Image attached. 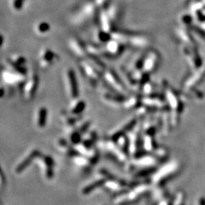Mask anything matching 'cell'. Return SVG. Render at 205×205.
Here are the masks:
<instances>
[{
  "label": "cell",
  "instance_id": "6da1fadb",
  "mask_svg": "<svg viewBox=\"0 0 205 205\" xmlns=\"http://www.w3.org/2000/svg\"><path fill=\"white\" fill-rule=\"evenodd\" d=\"M40 84V77L35 72L27 75V79L22 85V95L26 101H31L35 97Z\"/></svg>",
  "mask_w": 205,
  "mask_h": 205
},
{
  "label": "cell",
  "instance_id": "7a4b0ae2",
  "mask_svg": "<svg viewBox=\"0 0 205 205\" xmlns=\"http://www.w3.org/2000/svg\"><path fill=\"white\" fill-rule=\"evenodd\" d=\"M65 84L68 96L71 99L79 97V84L75 71L72 68H68L65 72Z\"/></svg>",
  "mask_w": 205,
  "mask_h": 205
},
{
  "label": "cell",
  "instance_id": "3957f363",
  "mask_svg": "<svg viewBox=\"0 0 205 205\" xmlns=\"http://www.w3.org/2000/svg\"><path fill=\"white\" fill-rule=\"evenodd\" d=\"M1 78L6 84L9 86H20L23 85L27 79V76L20 74L10 69L4 68L0 72Z\"/></svg>",
  "mask_w": 205,
  "mask_h": 205
},
{
  "label": "cell",
  "instance_id": "277c9868",
  "mask_svg": "<svg viewBox=\"0 0 205 205\" xmlns=\"http://www.w3.org/2000/svg\"><path fill=\"white\" fill-rule=\"evenodd\" d=\"M58 56L50 48H43L40 50L38 56V64L42 69H47L56 63Z\"/></svg>",
  "mask_w": 205,
  "mask_h": 205
},
{
  "label": "cell",
  "instance_id": "5b68a950",
  "mask_svg": "<svg viewBox=\"0 0 205 205\" xmlns=\"http://www.w3.org/2000/svg\"><path fill=\"white\" fill-rule=\"evenodd\" d=\"M68 46H69L70 51L78 59L81 60L88 54L87 45H85L80 38H78V37L69 38Z\"/></svg>",
  "mask_w": 205,
  "mask_h": 205
},
{
  "label": "cell",
  "instance_id": "8992f818",
  "mask_svg": "<svg viewBox=\"0 0 205 205\" xmlns=\"http://www.w3.org/2000/svg\"><path fill=\"white\" fill-rule=\"evenodd\" d=\"M35 125L39 129H43L47 126L48 121V109L45 106H40L35 114Z\"/></svg>",
  "mask_w": 205,
  "mask_h": 205
},
{
  "label": "cell",
  "instance_id": "52a82bcc",
  "mask_svg": "<svg viewBox=\"0 0 205 205\" xmlns=\"http://www.w3.org/2000/svg\"><path fill=\"white\" fill-rule=\"evenodd\" d=\"M85 108H86L85 102L83 99H81L78 97L77 99H72V102H71L67 111L69 113L73 115H81Z\"/></svg>",
  "mask_w": 205,
  "mask_h": 205
},
{
  "label": "cell",
  "instance_id": "ba28073f",
  "mask_svg": "<svg viewBox=\"0 0 205 205\" xmlns=\"http://www.w3.org/2000/svg\"><path fill=\"white\" fill-rule=\"evenodd\" d=\"M56 145H57L58 148L62 151V152L65 153H71L72 151V148L71 145H72L68 140L65 139V138H60L56 141Z\"/></svg>",
  "mask_w": 205,
  "mask_h": 205
},
{
  "label": "cell",
  "instance_id": "9c48e42d",
  "mask_svg": "<svg viewBox=\"0 0 205 205\" xmlns=\"http://www.w3.org/2000/svg\"><path fill=\"white\" fill-rule=\"evenodd\" d=\"M8 59L18 66H21V67H27V60L24 56H21L19 54H14L10 56Z\"/></svg>",
  "mask_w": 205,
  "mask_h": 205
},
{
  "label": "cell",
  "instance_id": "30bf717a",
  "mask_svg": "<svg viewBox=\"0 0 205 205\" xmlns=\"http://www.w3.org/2000/svg\"><path fill=\"white\" fill-rule=\"evenodd\" d=\"M50 31V27L47 24H41L37 27V32L40 35H44Z\"/></svg>",
  "mask_w": 205,
  "mask_h": 205
},
{
  "label": "cell",
  "instance_id": "8fae6325",
  "mask_svg": "<svg viewBox=\"0 0 205 205\" xmlns=\"http://www.w3.org/2000/svg\"><path fill=\"white\" fill-rule=\"evenodd\" d=\"M5 93V89H4V87H2V85L0 84V99H2V98L3 97Z\"/></svg>",
  "mask_w": 205,
  "mask_h": 205
},
{
  "label": "cell",
  "instance_id": "7c38bea8",
  "mask_svg": "<svg viewBox=\"0 0 205 205\" xmlns=\"http://www.w3.org/2000/svg\"><path fill=\"white\" fill-rule=\"evenodd\" d=\"M4 41H5V39H4L3 36L0 34V50L2 49V47H3V44H4Z\"/></svg>",
  "mask_w": 205,
  "mask_h": 205
},
{
  "label": "cell",
  "instance_id": "4fadbf2b",
  "mask_svg": "<svg viewBox=\"0 0 205 205\" xmlns=\"http://www.w3.org/2000/svg\"><path fill=\"white\" fill-rule=\"evenodd\" d=\"M199 205H205L204 197H200V200H199Z\"/></svg>",
  "mask_w": 205,
  "mask_h": 205
},
{
  "label": "cell",
  "instance_id": "5bb4252c",
  "mask_svg": "<svg viewBox=\"0 0 205 205\" xmlns=\"http://www.w3.org/2000/svg\"><path fill=\"white\" fill-rule=\"evenodd\" d=\"M170 205H173V204H171V203H170Z\"/></svg>",
  "mask_w": 205,
  "mask_h": 205
}]
</instances>
